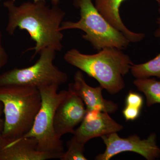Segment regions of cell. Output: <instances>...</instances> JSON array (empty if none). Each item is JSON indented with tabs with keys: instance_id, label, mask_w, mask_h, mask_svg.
<instances>
[{
	"instance_id": "1",
	"label": "cell",
	"mask_w": 160,
	"mask_h": 160,
	"mask_svg": "<svg viewBox=\"0 0 160 160\" xmlns=\"http://www.w3.org/2000/svg\"><path fill=\"white\" fill-rule=\"evenodd\" d=\"M15 1L8 0L3 4L8 11V34L12 35L17 28L29 33L35 43L34 47L26 50L34 51L32 58L46 48L61 51L64 35L60 27L65 12L58 6L50 7L46 1L24 2L16 6Z\"/></svg>"
},
{
	"instance_id": "2",
	"label": "cell",
	"mask_w": 160,
	"mask_h": 160,
	"mask_svg": "<svg viewBox=\"0 0 160 160\" xmlns=\"http://www.w3.org/2000/svg\"><path fill=\"white\" fill-rule=\"evenodd\" d=\"M64 59L94 78L109 93H117L125 87L124 77L133 65L130 57L122 49L105 48L94 54L82 53L72 49L66 52Z\"/></svg>"
},
{
	"instance_id": "3",
	"label": "cell",
	"mask_w": 160,
	"mask_h": 160,
	"mask_svg": "<svg viewBox=\"0 0 160 160\" xmlns=\"http://www.w3.org/2000/svg\"><path fill=\"white\" fill-rule=\"evenodd\" d=\"M0 102L5 116L2 138H18L29 132L42 104L38 89L24 86L1 87Z\"/></svg>"
},
{
	"instance_id": "4",
	"label": "cell",
	"mask_w": 160,
	"mask_h": 160,
	"mask_svg": "<svg viewBox=\"0 0 160 160\" xmlns=\"http://www.w3.org/2000/svg\"><path fill=\"white\" fill-rule=\"evenodd\" d=\"M73 5L80 9V19L76 22H63L61 31L82 30L85 33L82 36L83 38L98 51L109 47L122 50L128 47L129 40L100 14L91 0H73Z\"/></svg>"
},
{
	"instance_id": "5",
	"label": "cell",
	"mask_w": 160,
	"mask_h": 160,
	"mask_svg": "<svg viewBox=\"0 0 160 160\" xmlns=\"http://www.w3.org/2000/svg\"><path fill=\"white\" fill-rule=\"evenodd\" d=\"M59 86L51 85L38 88L42 98L41 108L30 131L22 137L34 138L39 150L55 155L60 159L65 152L62 141L55 132L54 115L69 91L63 90L58 92Z\"/></svg>"
},
{
	"instance_id": "6",
	"label": "cell",
	"mask_w": 160,
	"mask_h": 160,
	"mask_svg": "<svg viewBox=\"0 0 160 160\" xmlns=\"http://www.w3.org/2000/svg\"><path fill=\"white\" fill-rule=\"evenodd\" d=\"M55 50L47 48L40 52L36 62L27 68H18L0 74V87L24 86L39 87L57 85L68 81V75L54 65Z\"/></svg>"
},
{
	"instance_id": "7",
	"label": "cell",
	"mask_w": 160,
	"mask_h": 160,
	"mask_svg": "<svg viewBox=\"0 0 160 160\" xmlns=\"http://www.w3.org/2000/svg\"><path fill=\"white\" fill-rule=\"evenodd\" d=\"M101 138L106 149L104 153L98 155L95 159L96 160H109L124 152H136L148 160H155L160 157V148L157 144V134L154 132L144 139H141L137 135L121 138L117 132L103 135Z\"/></svg>"
},
{
	"instance_id": "8",
	"label": "cell",
	"mask_w": 160,
	"mask_h": 160,
	"mask_svg": "<svg viewBox=\"0 0 160 160\" xmlns=\"http://www.w3.org/2000/svg\"><path fill=\"white\" fill-rule=\"evenodd\" d=\"M68 90V94L58 106L54 115V130L60 138L63 135L73 134L74 127L82 122L87 112L81 98L70 89Z\"/></svg>"
},
{
	"instance_id": "9",
	"label": "cell",
	"mask_w": 160,
	"mask_h": 160,
	"mask_svg": "<svg viewBox=\"0 0 160 160\" xmlns=\"http://www.w3.org/2000/svg\"><path fill=\"white\" fill-rule=\"evenodd\" d=\"M81 126L73 132V136L85 145L93 138L117 132L123 127L109 116V113L98 110L87 112Z\"/></svg>"
},
{
	"instance_id": "10",
	"label": "cell",
	"mask_w": 160,
	"mask_h": 160,
	"mask_svg": "<svg viewBox=\"0 0 160 160\" xmlns=\"http://www.w3.org/2000/svg\"><path fill=\"white\" fill-rule=\"evenodd\" d=\"M58 159L55 155L40 151L33 138L16 139L2 138L0 141V160H46Z\"/></svg>"
},
{
	"instance_id": "11",
	"label": "cell",
	"mask_w": 160,
	"mask_h": 160,
	"mask_svg": "<svg viewBox=\"0 0 160 160\" xmlns=\"http://www.w3.org/2000/svg\"><path fill=\"white\" fill-rule=\"evenodd\" d=\"M69 89L82 100L87 112L98 110L112 113L118 109L117 104L103 98L102 87L101 86L92 87L89 86L85 81L83 73L79 70L75 74L74 82L69 84Z\"/></svg>"
},
{
	"instance_id": "12",
	"label": "cell",
	"mask_w": 160,
	"mask_h": 160,
	"mask_svg": "<svg viewBox=\"0 0 160 160\" xmlns=\"http://www.w3.org/2000/svg\"><path fill=\"white\" fill-rule=\"evenodd\" d=\"M126 0H95L94 6L99 12L116 29L121 32L130 42H141L146 35L130 31L124 25L120 17L119 9Z\"/></svg>"
},
{
	"instance_id": "13",
	"label": "cell",
	"mask_w": 160,
	"mask_h": 160,
	"mask_svg": "<svg viewBox=\"0 0 160 160\" xmlns=\"http://www.w3.org/2000/svg\"><path fill=\"white\" fill-rule=\"evenodd\" d=\"M133 84L145 95L147 106L160 104V81L153 78H136Z\"/></svg>"
},
{
	"instance_id": "14",
	"label": "cell",
	"mask_w": 160,
	"mask_h": 160,
	"mask_svg": "<svg viewBox=\"0 0 160 160\" xmlns=\"http://www.w3.org/2000/svg\"><path fill=\"white\" fill-rule=\"evenodd\" d=\"M130 72L136 78L154 77L160 79V52L154 58L146 62L133 64L132 66Z\"/></svg>"
},
{
	"instance_id": "15",
	"label": "cell",
	"mask_w": 160,
	"mask_h": 160,
	"mask_svg": "<svg viewBox=\"0 0 160 160\" xmlns=\"http://www.w3.org/2000/svg\"><path fill=\"white\" fill-rule=\"evenodd\" d=\"M68 150L64 152L61 160H86L84 155L85 145L79 142L73 137L67 144Z\"/></svg>"
},
{
	"instance_id": "16",
	"label": "cell",
	"mask_w": 160,
	"mask_h": 160,
	"mask_svg": "<svg viewBox=\"0 0 160 160\" xmlns=\"http://www.w3.org/2000/svg\"><path fill=\"white\" fill-rule=\"evenodd\" d=\"M126 106H132L142 109L143 105V99L142 96L137 92L130 91L126 98Z\"/></svg>"
},
{
	"instance_id": "17",
	"label": "cell",
	"mask_w": 160,
	"mask_h": 160,
	"mask_svg": "<svg viewBox=\"0 0 160 160\" xmlns=\"http://www.w3.org/2000/svg\"><path fill=\"white\" fill-rule=\"evenodd\" d=\"M141 109L132 106H126L123 110L122 113L126 121H133L139 116Z\"/></svg>"
},
{
	"instance_id": "18",
	"label": "cell",
	"mask_w": 160,
	"mask_h": 160,
	"mask_svg": "<svg viewBox=\"0 0 160 160\" xmlns=\"http://www.w3.org/2000/svg\"><path fill=\"white\" fill-rule=\"evenodd\" d=\"M8 55L2 43V33L0 29V70L7 64Z\"/></svg>"
},
{
	"instance_id": "19",
	"label": "cell",
	"mask_w": 160,
	"mask_h": 160,
	"mask_svg": "<svg viewBox=\"0 0 160 160\" xmlns=\"http://www.w3.org/2000/svg\"><path fill=\"white\" fill-rule=\"evenodd\" d=\"M3 113V106L2 102H0V141L2 138V132L4 128V119H3L2 116Z\"/></svg>"
},
{
	"instance_id": "20",
	"label": "cell",
	"mask_w": 160,
	"mask_h": 160,
	"mask_svg": "<svg viewBox=\"0 0 160 160\" xmlns=\"http://www.w3.org/2000/svg\"><path fill=\"white\" fill-rule=\"evenodd\" d=\"M158 13L159 16L157 20V24H158V27L154 32V36L155 38H160V8L158 9Z\"/></svg>"
},
{
	"instance_id": "21",
	"label": "cell",
	"mask_w": 160,
	"mask_h": 160,
	"mask_svg": "<svg viewBox=\"0 0 160 160\" xmlns=\"http://www.w3.org/2000/svg\"><path fill=\"white\" fill-rule=\"evenodd\" d=\"M52 6H58L61 0H50ZM39 1H46V0H33V2H37Z\"/></svg>"
},
{
	"instance_id": "22",
	"label": "cell",
	"mask_w": 160,
	"mask_h": 160,
	"mask_svg": "<svg viewBox=\"0 0 160 160\" xmlns=\"http://www.w3.org/2000/svg\"><path fill=\"white\" fill-rule=\"evenodd\" d=\"M156 1H157L158 5L160 6V0H156Z\"/></svg>"
},
{
	"instance_id": "23",
	"label": "cell",
	"mask_w": 160,
	"mask_h": 160,
	"mask_svg": "<svg viewBox=\"0 0 160 160\" xmlns=\"http://www.w3.org/2000/svg\"><path fill=\"white\" fill-rule=\"evenodd\" d=\"M2 1V0H0V2H1V1Z\"/></svg>"
}]
</instances>
